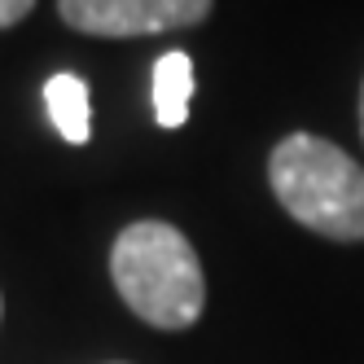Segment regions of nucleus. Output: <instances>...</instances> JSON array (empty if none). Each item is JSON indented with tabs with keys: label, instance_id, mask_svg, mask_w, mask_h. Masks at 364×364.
Returning a JSON list of instances; mask_svg holds the SVG:
<instances>
[{
	"label": "nucleus",
	"instance_id": "f03ea898",
	"mask_svg": "<svg viewBox=\"0 0 364 364\" xmlns=\"http://www.w3.org/2000/svg\"><path fill=\"white\" fill-rule=\"evenodd\" d=\"M285 215L329 242H364V167L325 136L290 132L268 159Z\"/></svg>",
	"mask_w": 364,
	"mask_h": 364
},
{
	"label": "nucleus",
	"instance_id": "6e6552de",
	"mask_svg": "<svg viewBox=\"0 0 364 364\" xmlns=\"http://www.w3.org/2000/svg\"><path fill=\"white\" fill-rule=\"evenodd\" d=\"M0 311H5V303H0Z\"/></svg>",
	"mask_w": 364,
	"mask_h": 364
},
{
	"label": "nucleus",
	"instance_id": "20e7f679",
	"mask_svg": "<svg viewBox=\"0 0 364 364\" xmlns=\"http://www.w3.org/2000/svg\"><path fill=\"white\" fill-rule=\"evenodd\" d=\"M44 106H48V119L53 127L62 132V141L70 145H88L92 136V101H88V84L80 75H53V80L44 84Z\"/></svg>",
	"mask_w": 364,
	"mask_h": 364
},
{
	"label": "nucleus",
	"instance_id": "423d86ee",
	"mask_svg": "<svg viewBox=\"0 0 364 364\" xmlns=\"http://www.w3.org/2000/svg\"><path fill=\"white\" fill-rule=\"evenodd\" d=\"M36 9V0H0V31L5 27H18L22 18Z\"/></svg>",
	"mask_w": 364,
	"mask_h": 364
},
{
	"label": "nucleus",
	"instance_id": "f257e3e1",
	"mask_svg": "<svg viewBox=\"0 0 364 364\" xmlns=\"http://www.w3.org/2000/svg\"><path fill=\"white\" fill-rule=\"evenodd\" d=\"M110 277L119 299L154 329H189L202 316L206 281L198 250L163 220H141L119 232L110 250Z\"/></svg>",
	"mask_w": 364,
	"mask_h": 364
},
{
	"label": "nucleus",
	"instance_id": "7ed1b4c3",
	"mask_svg": "<svg viewBox=\"0 0 364 364\" xmlns=\"http://www.w3.org/2000/svg\"><path fill=\"white\" fill-rule=\"evenodd\" d=\"M215 0H58V14L66 27L84 36H159L176 27H193L211 14Z\"/></svg>",
	"mask_w": 364,
	"mask_h": 364
},
{
	"label": "nucleus",
	"instance_id": "39448f33",
	"mask_svg": "<svg viewBox=\"0 0 364 364\" xmlns=\"http://www.w3.org/2000/svg\"><path fill=\"white\" fill-rule=\"evenodd\" d=\"M189 101H193V62L171 48L154 62V119L163 127H180L189 119Z\"/></svg>",
	"mask_w": 364,
	"mask_h": 364
},
{
	"label": "nucleus",
	"instance_id": "0eeeda50",
	"mask_svg": "<svg viewBox=\"0 0 364 364\" xmlns=\"http://www.w3.org/2000/svg\"><path fill=\"white\" fill-rule=\"evenodd\" d=\"M360 136H364V84H360Z\"/></svg>",
	"mask_w": 364,
	"mask_h": 364
}]
</instances>
